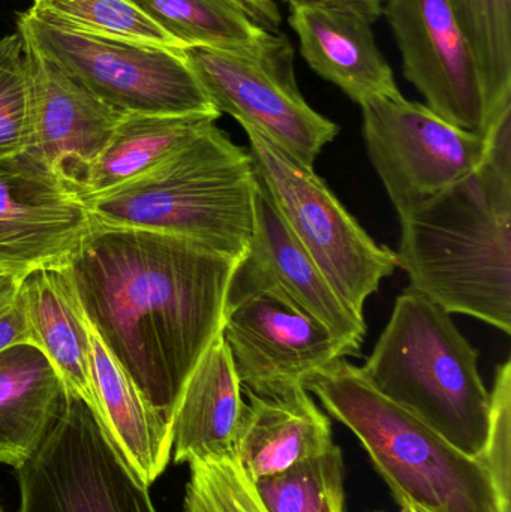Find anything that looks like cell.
<instances>
[{
	"mask_svg": "<svg viewBox=\"0 0 511 512\" xmlns=\"http://www.w3.org/2000/svg\"><path fill=\"white\" fill-rule=\"evenodd\" d=\"M447 2L479 69L486 132L501 113L511 108V0Z\"/></svg>",
	"mask_w": 511,
	"mask_h": 512,
	"instance_id": "24",
	"label": "cell"
},
{
	"mask_svg": "<svg viewBox=\"0 0 511 512\" xmlns=\"http://www.w3.org/2000/svg\"><path fill=\"white\" fill-rule=\"evenodd\" d=\"M183 57L210 104L242 128H252L306 167L339 134L303 98L294 74V48L282 33H269L251 50L188 47Z\"/></svg>",
	"mask_w": 511,
	"mask_h": 512,
	"instance_id": "8",
	"label": "cell"
},
{
	"mask_svg": "<svg viewBox=\"0 0 511 512\" xmlns=\"http://www.w3.org/2000/svg\"><path fill=\"white\" fill-rule=\"evenodd\" d=\"M360 370L384 397L462 453L480 457L491 393L480 376L479 352L443 307L405 289Z\"/></svg>",
	"mask_w": 511,
	"mask_h": 512,
	"instance_id": "5",
	"label": "cell"
},
{
	"mask_svg": "<svg viewBox=\"0 0 511 512\" xmlns=\"http://www.w3.org/2000/svg\"><path fill=\"white\" fill-rule=\"evenodd\" d=\"M269 291L324 325L345 355H359L366 324L335 291L314 259L297 242L258 185L255 228L248 251L237 262L228 295Z\"/></svg>",
	"mask_w": 511,
	"mask_h": 512,
	"instance_id": "14",
	"label": "cell"
},
{
	"mask_svg": "<svg viewBox=\"0 0 511 512\" xmlns=\"http://www.w3.org/2000/svg\"><path fill=\"white\" fill-rule=\"evenodd\" d=\"M254 484L267 512H347L338 445Z\"/></svg>",
	"mask_w": 511,
	"mask_h": 512,
	"instance_id": "26",
	"label": "cell"
},
{
	"mask_svg": "<svg viewBox=\"0 0 511 512\" xmlns=\"http://www.w3.org/2000/svg\"><path fill=\"white\" fill-rule=\"evenodd\" d=\"M237 262L191 240L95 219L63 267L90 327L170 427L189 375L221 334Z\"/></svg>",
	"mask_w": 511,
	"mask_h": 512,
	"instance_id": "1",
	"label": "cell"
},
{
	"mask_svg": "<svg viewBox=\"0 0 511 512\" xmlns=\"http://www.w3.org/2000/svg\"><path fill=\"white\" fill-rule=\"evenodd\" d=\"M30 146V89L20 32L0 41V159Z\"/></svg>",
	"mask_w": 511,
	"mask_h": 512,
	"instance_id": "28",
	"label": "cell"
},
{
	"mask_svg": "<svg viewBox=\"0 0 511 512\" xmlns=\"http://www.w3.org/2000/svg\"><path fill=\"white\" fill-rule=\"evenodd\" d=\"M21 282H23V279L0 274V309L8 306V304L14 300L18 289H20Z\"/></svg>",
	"mask_w": 511,
	"mask_h": 512,
	"instance_id": "33",
	"label": "cell"
},
{
	"mask_svg": "<svg viewBox=\"0 0 511 512\" xmlns=\"http://www.w3.org/2000/svg\"><path fill=\"white\" fill-rule=\"evenodd\" d=\"M24 45L30 89L27 150L77 186L107 146L123 113L93 95L29 42Z\"/></svg>",
	"mask_w": 511,
	"mask_h": 512,
	"instance_id": "15",
	"label": "cell"
},
{
	"mask_svg": "<svg viewBox=\"0 0 511 512\" xmlns=\"http://www.w3.org/2000/svg\"><path fill=\"white\" fill-rule=\"evenodd\" d=\"M14 471L18 512H158L98 415L69 390L41 447Z\"/></svg>",
	"mask_w": 511,
	"mask_h": 512,
	"instance_id": "9",
	"label": "cell"
},
{
	"mask_svg": "<svg viewBox=\"0 0 511 512\" xmlns=\"http://www.w3.org/2000/svg\"><path fill=\"white\" fill-rule=\"evenodd\" d=\"M329 417L359 439L399 505L419 512H510L488 469L372 387L345 358L306 379Z\"/></svg>",
	"mask_w": 511,
	"mask_h": 512,
	"instance_id": "4",
	"label": "cell"
},
{
	"mask_svg": "<svg viewBox=\"0 0 511 512\" xmlns=\"http://www.w3.org/2000/svg\"><path fill=\"white\" fill-rule=\"evenodd\" d=\"M90 367L102 426L132 472L152 486L170 463L171 427L147 403L92 327Z\"/></svg>",
	"mask_w": 511,
	"mask_h": 512,
	"instance_id": "19",
	"label": "cell"
},
{
	"mask_svg": "<svg viewBox=\"0 0 511 512\" xmlns=\"http://www.w3.org/2000/svg\"><path fill=\"white\" fill-rule=\"evenodd\" d=\"M221 336L242 390L257 396L303 387L347 357L321 322L269 291L228 295Z\"/></svg>",
	"mask_w": 511,
	"mask_h": 512,
	"instance_id": "12",
	"label": "cell"
},
{
	"mask_svg": "<svg viewBox=\"0 0 511 512\" xmlns=\"http://www.w3.org/2000/svg\"><path fill=\"white\" fill-rule=\"evenodd\" d=\"M0 512H6L5 510H3L2 505H0Z\"/></svg>",
	"mask_w": 511,
	"mask_h": 512,
	"instance_id": "36",
	"label": "cell"
},
{
	"mask_svg": "<svg viewBox=\"0 0 511 512\" xmlns=\"http://www.w3.org/2000/svg\"><path fill=\"white\" fill-rule=\"evenodd\" d=\"M399 507H401V510L398 512H419L416 508L411 507V505H399Z\"/></svg>",
	"mask_w": 511,
	"mask_h": 512,
	"instance_id": "35",
	"label": "cell"
},
{
	"mask_svg": "<svg viewBox=\"0 0 511 512\" xmlns=\"http://www.w3.org/2000/svg\"><path fill=\"white\" fill-rule=\"evenodd\" d=\"M290 8H321L348 12L374 24L383 15V0H282Z\"/></svg>",
	"mask_w": 511,
	"mask_h": 512,
	"instance_id": "31",
	"label": "cell"
},
{
	"mask_svg": "<svg viewBox=\"0 0 511 512\" xmlns=\"http://www.w3.org/2000/svg\"><path fill=\"white\" fill-rule=\"evenodd\" d=\"M243 129L258 185L342 300L363 316L366 300L395 273V252L372 240L314 168L255 129Z\"/></svg>",
	"mask_w": 511,
	"mask_h": 512,
	"instance_id": "6",
	"label": "cell"
},
{
	"mask_svg": "<svg viewBox=\"0 0 511 512\" xmlns=\"http://www.w3.org/2000/svg\"><path fill=\"white\" fill-rule=\"evenodd\" d=\"M183 47L251 50L270 32L230 0H131Z\"/></svg>",
	"mask_w": 511,
	"mask_h": 512,
	"instance_id": "23",
	"label": "cell"
},
{
	"mask_svg": "<svg viewBox=\"0 0 511 512\" xmlns=\"http://www.w3.org/2000/svg\"><path fill=\"white\" fill-rule=\"evenodd\" d=\"M188 465L183 512H267L234 454Z\"/></svg>",
	"mask_w": 511,
	"mask_h": 512,
	"instance_id": "27",
	"label": "cell"
},
{
	"mask_svg": "<svg viewBox=\"0 0 511 512\" xmlns=\"http://www.w3.org/2000/svg\"><path fill=\"white\" fill-rule=\"evenodd\" d=\"M246 396L234 456L252 483L282 474L335 445L329 415L305 387L276 396Z\"/></svg>",
	"mask_w": 511,
	"mask_h": 512,
	"instance_id": "16",
	"label": "cell"
},
{
	"mask_svg": "<svg viewBox=\"0 0 511 512\" xmlns=\"http://www.w3.org/2000/svg\"><path fill=\"white\" fill-rule=\"evenodd\" d=\"M288 21L312 71L338 86L351 101L362 105L369 99L401 95L368 21L321 8H291Z\"/></svg>",
	"mask_w": 511,
	"mask_h": 512,
	"instance_id": "17",
	"label": "cell"
},
{
	"mask_svg": "<svg viewBox=\"0 0 511 512\" xmlns=\"http://www.w3.org/2000/svg\"><path fill=\"white\" fill-rule=\"evenodd\" d=\"M18 343H33L20 289L14 300L0 309V351Z\"/></svg>",
	"mask_w": 511,
	"mask_h": 512,
	"instance_id": "30",
	"label": "cell"
},
{
	"mask_svg": "<svg viewBox=\"0 0 511 512\" xmlns=\"http://www.w3.org/2000/svg\"><path fill=\"white\" fill-rule=\"evenodd\" d=\"M255 24L270 33H278L282 17L275 0H230Z\"/></svg>",
	"mask_w": 511,
	"mask_h": 512,
	"instance_id": "32",
	"label": "cell"
},
{
	"mask_svg": "<svg viewBox=\"0 0 511 512\" xmlns=\"http://www.w3.org/2000/svg\"><path fill=\"white\" fill-rule=\"evenodd\" d=\"M369 159L399 216L422 206L488 162V141L404 96L363 102Z\"/></svg>",
	"mask_w": 511,
	"mask_h": 512,
	"instance_id": "10",
	"label": "cell"
},
{
	"mask_svg": "<svg viewBox=\"0 0 511 512\" xmlns=\"http://www.w3.org/2000/svg\"><path fill=\"white\" fill-rule=\"evenodd\" d=\"M93 221L78 189L35 153L0 159V274L65 267Z\"/></svg>",
	"mask_w": 511,
	"mask_h": 512,
	"instance_id": "11",
	"label": "cell"
},
{
	"mask_svg": "<svg viewBox=\"0 0 511 512\" xmlns=\"http://www.w3.org/2000/svg\"><path fill=\"white\" fill-rule=\"evenodd\" d=\"M401 219L407 291L511 333V176L486 162Z\"/></svg>",
	"mask_w": 511,
	"mask_h": 512,
	"instance_id": "2",
	"label": "cell"
},
{
	"mask_svg": "<svg viewBox=\"0 0 511 512\" xmlns=\"http://www.w3.org/2000/svg\"><path fill=\"white\" fill-rule=\"evenodd\" d=\"M33 15L78 32L153 47L183 50L131 0H33Z\"/></svg>",
	"mask_w": 511,
	"mask_h": 512,
	"instance_id": "25",
	"label": "cell"
},
{
	"mask_svg": "<svg viewBox=\"0 0 511 512\" xmlns=\"http://www.w3.org/2000/svg\"><path fill=\"white\" fill-rule=\"evenodd\" d=\"M17 32L33 48L123 114L218 113L182 50L78 32L26 11Z\"/></svg>",
	"mask_w": 511,
	"mask_h": 512,
	"instance_id": "7",
	"label": "cell"
},
{
	"mask_svg": "<svg viewBox=\"0 0 511 512\" xmlns=\"http://www.w3.org/2000/svg\"><path fill=\"white\" fill-rule=\"evenodd\" d=\"M0 463L3 465L12 466V468H17L18 462L11 456V454L5 453V451L0 450Z\"/></svg>",
	"mask_w": 511,
	"mask_h": 512,
	"instance_id": "34",
	"label": "cell"
},
{
	"mask_svg": "<svg viewBox=\"0 0 511 512\" xmlns=\"http://www.w3.org/2000/svg\"><path fill=\"white\" fill-rule=\"evenodd\" d=\"M242 385L221 334L204 352L180 394L171 421L174 463L233 456L245 411Z\"/></svg>",
	"mask_w": 511,
	"mask_h": 512,
	"instance_id": "18",
	"label": "cell"
},
{
	"mask_svg": "<svg viewBox=\"0 0 511 512\" xmlns=\"http://www.w3.org/2000/svg\"><path fill=\"white\" fill-rule=\"evenodd\" d=\"M21 298L33 343L56 367L69 391L98 415L90 367V325L65 268H44L27 274Z\"/></svg>",
	"mask_w": 511,
	"mask_h": 512,
	"instance_id": "20",
	"label": "cell"
},
{
	"mask_svg": "<svg viewBox=\"0 0 511 512\" xmlns=\"http://www.w3.org/2000/svg\"><path fill=\"white\" fill-rule=\"evenodd\" d=\"M405 78L426 107L464 131L483 135L485 96L476 60L447 0H386L383 5Z\"/></svg>",
	"mask_w": 511,
	"mask_h": 512,
	"instance_id": "13",
	"label": "cell"
},
{
	"mask_svg": "<svg viewBox=\"0 0 511 512\" xmlns=\"http://www.w3.org/2000/svg\"><path fill=\"white\" fill-rule=\"evenodd\" d=\"M257 191L248 150L212 125L158 167L86 201L101 224L180 237L240 261Z\"/></svg>",
	"mask_w": 511,
	"mask_h": 512,
	"instance_id": "3",
	"label": "cell"
},
{
	"mask_svg": "<svg viewBox=\"0 0 511 512\" xmlns=\"http://www.w3.org/2000/svg\"><path fill=\"white\" fill-rule=\"evenodd\" d=\"M504 505L511 502V361L497 367L491 391L488 438L479 457Z\"/></svg>",
	"mask_w": 511,
	"mask_h": 512,
	"instance_id": "29",
	"label": "cell"
},
{
	"mask_svg": "<svg viewBox=\"0 0 511 512\" xmlns=\"http://www.w3.org/2000/svg\"><path fill=\"white\" fill-rule=\"evenodd\" d=\"M219 117V113L123 114L107 146L75 188L87 200L131 182L158 167L204 129L215 125Z\"/></svg>",
	"mask_w": 511,
	"mask_h": 512,
	"instance_id": "22",
	"label": "cell"
},
{
	"mask_svg": "<svg viewBox=\"0 0 511 512\" xmlns=\"http://www.w3.org/2000/svg\"><path fill=\"white\" fill-rule=\"evenodd\" d=\"M68 387L33 343L0 351V450L26 462L65 409Z\"/></svg>",
	"mask_w": 511,
	"mask_h": 512,
	"instance_id": "21",
	"label": "cell"
}]
</instances>
